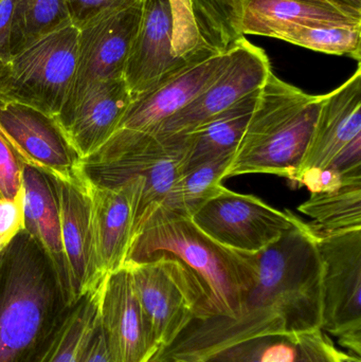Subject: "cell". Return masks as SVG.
Here are the masks:
<instances>
[{"label": "cell", "instance_id": "obj_37", "mask_svg": "<svg viewBox=\"0 0 361 362\" xmlns=\"http://www.w3.org/2000/svg\"><path fill=\"white\" fill-rule=\"evenodd\" d=\"M296 349L292 339L279 338L265 349L262 362H295Z\"/></svg>", "mask_w": 361, "mask_h": 362}, {"label": "cell", "instance_id": "obj_7", "mask_svg": "<svg viewBox=\"0 0 361 362\" xmlns=\"http://www.w3.org/2000/svg\"><path fill=\"white\" fill-rule=\"evenodd\" d=\"M316 230L322 264V331L360 356L361 229L336 233Z\"/></svg>", "mask_w": 361, "mask_h": 362}, {"label": "cell", "instance_id": "obj_29", "mask_svg": "<svg viewBox=\"0 0 361 362\" xmlns=\"http://www.w3.org/2000/svg\"><path fill=\"white\" fill-rule=\"evenodd\" d=\"M173 15V51L179 59H188L201 49V37L195 25L190 0H169Z\"/></svg>", "mask_w": 361, "mask_h": 362}, {"label": "cell", "instance_id": "obj_12", "mask_svg": "<svg viewBox=\"0 0 361 362\" xmlns=\"http://www.w3.org/2000/svg\"><path fill=\"white\" fill-rule=\"evenodd\" d=\"M271 70V61L260 47L243 37L232 47L227 69L192 102L163 121L148 135L172 136L190 133L201 123L260 89Z\"/></svg>", "mask_w": 361, "mask_h": 362}, {"label": "cell", "instance_id": "obj_39", "mask_svg": "<svg viewBox=\"0 0 361 362\" xmlns=\"http://www.w3.org/2000/svg\"><path fill=\"white\" fill-rule=\"evenodd\" d=\"M336 1L343 2V4H348L352 8L361 10V0H336Z\"/></svg>", "mask_w": 361, "mask_h": 362}, {"label": "cell", "instance_id": "obj_14", "mask_svg": "<svg viewBox=\"0 0 361 362\" xmlns=\"http://www.w3.org/2000/svg\"><path fill=\"white\" fill-rule=\"evenodd\" d=\"M361 144V67L338 88L321 95L319 112L295 185L307 187L345 151Z\"/></svg>", "mask_w": 361, "mask_h": 362}, {"label": "cell", "instance_id": "obj_19", "mask_svg": "<svg viewBox=\"0 0 361 362\" xmlns=\"http://www.w3.org/2000/svg\"><path fill=\"white\" fill-rule=\"evenodd\" d=\"M360 25L361 10L336 0H247L242 33L275 38L295 27Z\"/></svg>", "mask_w": 361, "mask_h": 362}, {"label": "cell", "instance_id": "obj_27", "mask_svg": "<svg viewBox=\"0 0 361 362\" xmlns=\"http://www.w3.org/2000/svg\"><path fill=\"white\" fill-rule=\"evenodd\" d=\"M99 287L83 296L40 362H78L97 325Z\"/></svg>", "mask_w": 361, "mask_h": 362}, {"label": "cell", "instance_id": "obj_17", "mask_svg": "<svg viewBox=\"0 0 361 362\" xmlns=\"http://www.w3.org/2000/svg\"><path fill=\"white\" fill-rule=\"evenodd\" d=\"M191 57L174 55L173 15L169 0H143L141 18L123 74L131 99L152 88Z\"/></svg>", "mask_w": 361, "mask_h": 362}, {"label": "cell", "instance_id": "obj_23", "mask_svg": "<svg viewBox=\"0 0 361 362\" xmlns=\"http://www.w3.org/2000/svg\"><path fill=\"white\" fill-rule=\"evenodd\" d=\"M298 210L311 216L314 226L324 233L361 229V176L345 178L330 189L311 192Z\"/></svg>", "mask_w": 361, "mask_h": 362}, {"label": "cell", "instance_id": "obj_32", "mask_svg": "<svg viewBox=\"0 0 361 362\" xmlns=\"http://www.w3.org/2000/svg\"><path fill=\"white\" fill-rule=\"evenodd\" d=\"M140 0H65L70 21L81 29L102 15L131 6Z\"/></svg>", "mask_w": 361, "mask_h": 362}, {"label": "cell", "instance_id": "obj_33", "mask_svg": "<svg viewBox=\"0 0 361 362\" xmlns=\"http://www.w3.org/2000/svg\"><path fill=\"white\" fill-rule=\"evenodd\" d=\"M281 337H261L228 346L203 362H262L265 349Z\"/></svg>", "mask_w": 361, "mask_h": 362}, {"label": "cell", "instance_id": "obj_30", "mask_svg": "<svg viewBox=\"0 0 361 362\" xmlns=\"http://www.w3.org/2000/svg\"><path fill=\"white\" fill-rule=\"evenodd\" d=\"M23 168V161L0 132V198L12 200L20 195Z\"/></svg>", "mask_w": 361, "mask_h": 362}, {"label": "cell", "instance_id": "obj_41", "mask_svg": "<svg viewBox=\"0 0 361 362\" xmlns=\"http://www.w3.org/2000/svg\"><path fill=\"white\" fill-rule=\"evenodd\" d=\"M1 1H2V0H0V2H1Z\"/></svg>", "mask_w": 361, "mask_h": 362}, {"label": "cell", "instance_id": "obj_21", "mask_svg": "<svg viewBox=\"0 0 361 362\" xmlns=\"http://www.w3.org/2000/svg\"><path fill=\"white\" fill-rule=\"evenodd\" d=\"M88 187L95 255L105 276L124 265L133 240L134 196L126 189Z\"/></svg>", "mask_w": 361, "mask_h": 362}, {"label": "cell", "instance_id": "obj_15", "mask_svg": "<svg viewBox=\"0 0 361 362\" xmlns=\"http://www.w3.org/2000/svg\"><path fill=\"white\" fill-rule=\"evenodd\" d=\"M142 4L143 0H140L102 15L78 29L76 78L65 107L88 85L123 78L129 49L141 18Z\"/></svg>", "mask_w": 361, "mask_h": 362}, {"label": "cell", "instance_id": "obj_8", "mask_svg": "<svg viewBox=\"0 0 361 362\" xmlns=\"http://www.w3.org/2000/svg\"><path fill=\"white\" fill-rule=\"evenodd\" d=\"M296 215L280 211L249 194L223 185L192 216V221L222 246L244 253L260 252L292 228Z\"/></svg>", "mask_w": 361, "mask_h": 362}, {"label": "cell", "instance_id": "obj_4", "mask_svg": "<svg viewBox=\"0 0 361 362\" xmlns=\"http://www.w3.org/2000/svg\"><path fill=\"white\" fill-rule=\"evenodd\" d=\"M321 95H309L269 74L226 178L265 174L294 185L319 112Z\"/></svg>", "mask_w": 361, "mask_h": 362}, {"label": "cell", "instance_id": "obj_34", "mask_svg": "<svg viewBox=\"0 0 361 362\" xmlns=\"http://www.w3.org/2000/svg\"><path fill=\"white\" fill-rule=\"evenodd\" d=\"M23 229V192L16 199L0 198V252Z\"/></svg>", "mask_w": 361, "mask_h": 362}, {"label": "cell", "instance_id": "obj_26", "mask_svg": "<svg viewBox=\"0 0 361 362\" xmlns=\"http://www.w3.org/2000/svg\"><path fill=\"white\" fill-rule=\"evenodd\" d=\"M247 0H190L201 46L214 52L228 51L242 33V17Z\"/></svg>", "mask_w": 361, "mask_h": 362}, {"label": "cell", "instance_id": "obj_11", "mask_svg": "<svg viewBox=\"0 0 361 362\" xmlns=\"http://www.w3.org/2000/svg\"><path fill=\"white\" fill-rule=\"evenodd\" d=\"M125 266L131 270L140 306L161 352L197 318L196 297L172 259Z\"/></svg>", "mask_w": 361, "mask_h": 362}, {"label": "cell", "instance_id": "obj_10", "mask_svg": "<svg viewBox=\"0 0 361 362\" xmlns=\"http://www.w3.org/2000/svg\"><path fill=\"white\" fill-rule=\"evenodd\" d=\"M232 47L225 52L201 49L182 67L134 99L117 129L152 134L227 69L232 57Z\"/></svg>", "mask_w": 361, "mask_h": 362}, {"label": "cell", "instance_id": "obj_22", "mask_svg": "<svg viewBox=\"0 0 361 362\" xmlns=\"http://www.w3.org/2000/svg\"><path fill=\"white\" fill-rule=\"evenodd\" d=\"M260 89L186 134L187 148L182 173L222 155L237 152L256 107Z\"/></svg>", "mask_w": 361, "mask_h": 362}, {"label": "cell", "instance_id": "obj_1", "mask_svg": "<svg viewBox=\"0 0 361 362\" xmlns=\"http://www.w3.org/2000/svg\"><path fill=\"white\" fill-rule=\"evenodd\" d=\"M254 259L256 278L237 316L193 320L153 362H203L246 340L292 339L321 329L322 264L314 225L297 217Z\"/></svg>", "mask_w": 361, "mask_h": 362}, {"label": "cell", "instance_id": "obj_13", "mask_svg": "<svg viewBox=\"0 0 361 362\" xmlns=\"http://www.w3.org/2000/svg\"><path fill=\"white\" fill-rule=\"evenodd\" d=\"M97 320L114 362H153L160 352L126 266L108 272L102 280Z\"/></svg>", "mask_w": 361, "mask_h": 362}, {"label": "cell", "instance_id": "obj_6", "mask_svg": "<svg viewBox=\"0 0 361 362\" xmlns=\"http://www.w3.org/2000/svg\"><path fill=\"white\" fill-rule=\"evenodd\" d=\"M78 29L72 23L38 40L2 65L4 95L59 118L78 65Z\"/></svg>", "mask_w": 361, "mask_h": 362}, {"label": "cell", "instance_id": "obj_35", "mask_svg": "<svg viewBox=\"0 0 361 362\" xmlns=\"http://www.w3.org/2000/svg\"><path fill=\"white\" fill-rule=\"evenodd\" d=\"M78 362H114L108 351L103 332L100 327L99 320H97V329L91 336L86 348L83 351Z\"/></svg>", "mask_w": 361, "mask_h": 362}, {"label": "cell", "instance_id": "obj_28", "mask_svg": "<svg viewBox=\"0 0 361 362\" xmlns=\"http://www.w3.org/2000/svg\"><path fill=\"white\" fill-rule=\"evenodd\" d=\"M275 38L316 52L361 61V25L295 27L280 32Z\"/></svg>", "mask_w": 361, "mask_h": 362}, {"label": "cell", "instance_id": "obj_18", "mask_svg": "<svg viewBox=\"0 0 361 362\" xmlns=\"http://www.w3.org/2000/svg\"><path fill=\"white\" fill-rule=\"evenodd\" d=\"M131 101L124 80L119 78L88 85L64 108L57 119L81 158L112 137Z\"/></svg>", "mask_w": 361, "mask_h": 362}, {"label": "cell", "instance_id": "obj_25", "mask_svg": "<svg viewBox=\"0 0 361 362\" xmlns=\"http://www.w3.org/2000/svg\"><path fill=\"white\" fill-rule=\"evenodd\" d=\"M70 23L65 0H14L8 40L10 57Z\"/></svg>", "mask_w": 361, "mask_h": 362}, {"label": "cell", "instance_id": "obj_24", "mask_svg": "<svg viewBox=\"0 0 361 362\" xmlns=\"http://www.w3.org/2000/svg\"><path fill=\"white\" fill-rule=\"evenodd\" d=\"M235 154L222 155L182 173L159 206L179 216L192 218L222 189V181L226 180Z\"/></svg>", "mask_w": 361, "mask_h": 362}, {"label": "cell", "instance_id": "obj_16", "mask_svg": "<svg viewBox=\"0 0 361 362\" xmlns=\"http://www.w3.org/2000/svg\"><path fill=\"white\" fill-rule=\"evenodd\" d=\"M61 231L70 296L76 303L83 296L100 286L104 276L95 255L91 196L88 183L78 180H57Z\"/></svg>", "mask_w": 361, "mask_h": 362}, {"label": "cell", "instance_id": "obj_20", "mask_svg": "<svg viewBox=\"0 0 361 362\" xmlns=\"http://www.w3.org/2000/svg\"><path fill=\"white\" fill-rule=\"evenodd\" d=\"M23 206L25 231L42 245L52 259L72 302L61 242V208L55 177L31 165H23Z\"/></svg>", "mask_w": 361, "mask_h": 362}, {"label": "cell", "instance_id": "obj_2", "mask_svg": "<svg viewBox=\"0 0 361 362\" xmlns=\"http://www.w3.org/2000/svg\"><path fill=\"white\" fill-rule=\"evenodd\" d=\"M159 259L175 262L186 276L199 304L195 320L237 317L256 278L254 253L222 246L192 219L161 206L134 236L123 266Z\"/></svg>", "mask_w": 361, "mask_h": 362}, {"label": "cell", "instance_id": "obj_9", "mask_svg": "<svg viewBox=\"0 0 361 362\" xmlns=\"http://www.w3.org/2000/svg\"><path fill=\"white\" fill-rule=\"evenodd\" d=\"M0 132L23 165L57 180L81 177L83 159L57 117L6 99L0 103Z\"/></svg>", "mask_w": 361, "mask_h": 362}, {"label": "cell", "instance_id": "obj_36", "mask_svg": "<svg viewBox=\"0 0 361 362\" xmlns=\"http://www.w3.org/2000/svg\"><path fill=\"white\" fill-rule=\"evenodd\" d=\"M14 0H2L0 2V62L6 63L10 59L11 21H12Z\"/></svg>", "mask_w": 361, "mask_h": 362}, {"label": "cell", "instance_id": "obj_5", "mask_svg": "<svg viewBox=\"0 0 361 362\" xmlns=\"http://www.w3.org/2000/svg\"><path fill=\"white\" fill-rule=\"evenodd\" d=\"M186 148V134L157 136L117 129L83 159L81 176L95 187L131 192L134 238L182 175Z\"/></svg>", "mask_w": 361, "mask_h": 362}, {"label": "cell", "instance_id": "obj_31", "mask_svg": "<svg viewBox=\"0 0 361 362\" xmlns=\"http://www.w3.org/2000/svg\"><path fill=\"white\" fill-rule=\"evenodd\" d=\"M296 349L295 362H338L337 349L321 329L292 338Z\"/></svg>", "mask_w": 361, "mask_h": 362}, {"label": "cell", "instance_id": "obj_3", "mask_svg": "<svg viewBox=\"0 0 361 362\" xmlns=\"http://www.w3.org/2000/svg\"><path fill=\"white\" fill-rule=\"evenodd\" d=\"M74 304L25 229L0 252V362H40Z\"/></svg>", "mask_w": 361, "mask_h": 362}, {"label": "cell", "instance_id": "obj_40", "mask_svg": "<svg viewBox=\"0 0 361 362\" xmlns=\"http://www.w3.org/2000/svg\"><path fill=\"white\" fill-rule=\"evenodd\" d=\"M2 65L4 63L0 62V102L6 99V95H4V84H2Z\"/></svg>", "mask_w": 361, "mask_h": 362}, {"label": "cell", "instance_id": "obj_38", "mask_svg": "<svg viewBox=\"0 0 361 362\" xmlns=\"http://www.w3.org/2000/svg\"><path fill=\"white\" fill-rule=\"evenodd\" d=\"M336 356L338 362H361L360 356L351 352H341L337 350Z\"/></svg>", "mask_w": 361, "mask_h": 362}]
</instances>
